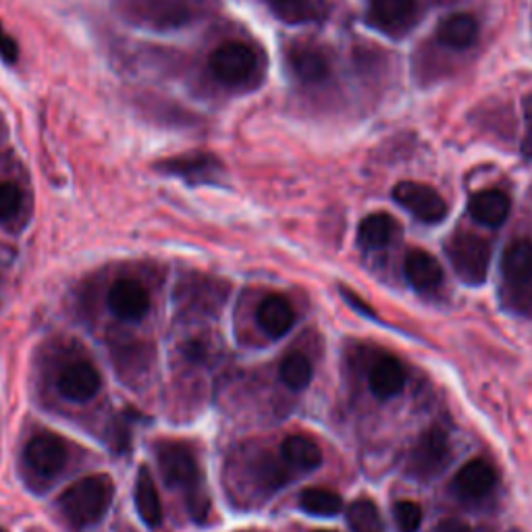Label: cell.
<instances>
[{"label":"cell","mask_w":532,"mask_h":532,"mask_svg":"<svg viewBox=\"0 0 532 532\" xmlns=\"http://www.w3.org/2000/svg\"><path fill=\"white\" fill-rule=\"evenodd\" d=\"M212 0H115L119 17L131 28L173 34L194 28L208 17Z\"/></svg>","instance_id":"1"},{"label":"cell","mask_w":532,"mask_h":532,"mask_svg":"<svg viewBox=\"0 0 532 532\" xmlns=\"http://www.w3.org/2000/svg\"><path fill=\"white\" fill-rule=\"evenodd\" d=\"M208 71L227 90L246 92L260 86L264 63L260 52L244 40H225L208 57Z\"/></svg>","instance_id":"2"},{"label":"cell","mask_w":532,"mask_h":532,"mask_svg":"<svg viewBox=\"0 0 532 532\" xmlns=\"http://www.w3.org/2000/svg\"><path fill=\"white\" fill-rule=\"evenodd\" d=\"M113 501V481L109 476L96 474L73 483L59 499V508L73 528L96 524Z\"/></svg>","instance_id":"3"},{"label":"cell","mask_w":532,"mask_h":532,"mask_svg":"<svg viewBox=\"0 0 532 532\" xmlns=\"http://www.w3.org/2000/svg\"><path fill=\"white\" fill-rule=\"evenodd\" d=\"M158 454V466L165 476V481L171 487L185 489L192 493V512L196 518H202L206 512L208 501L200 497V487H202V472L198 466L196 456L192 454V449L183 443H163L156 449Z\"/></svg>","instance_id":"4"},{"label":"cell","mask_w":532,"mask_h":532,"mask_svg":"<svg viewBox=\"0 0 532 532\" xmlns=\"http://www.w3.org/2000/svg\"><path fill=\"white\" fill-rule=\"evenodd\" d=\"M447 254L451 266L458 273V277L468 285H483L489 273L491 262V246L485 237L460 231L447 244Z\"/></svg>","instance_id":"5"},{"label":"cell","mask_w":532,"mask_h":532,"mask_svg":"<svg viewBox=\"0 0 532 532\" xmlns=\"http://www.w3.org/2000/svg\"><path fill=\"white\" fill-rule=\"evenodd\" d=\"M158 173L177 177L190 185H215L223 181L225 167L215 154L210 152H188L165 158L154 165Z\"/></svg>","instance_id":"6"},{"label":"cell","mask_w":532,"mask_h":532,"mask_svg":"<svg viewBox=\"0 0 532 532\" xmlns=\"http://www.w3.org/2000/svg\"><path fill=\"white\" fill-rule=\"evenodd\" d=\"M393 200L422 223L435 225L447 217V204L441 194L424 183L399 181L393 188Z\"/></svg>","instance_id":"7"},{"label":"cell","mask_w":532,"mask_h":532,"mask_svg":"<svg viewBox=\"0 0 532 532\" xmlns=\"http://www.w3.org/2000/svg\"><path fill=\"white\" fill-rule=\"evenodd\" d=\"M416 0H370L368 21L389 36H406L416 23Z\"/></svg>","instance_id":"8"},{"label":"cell","mask_w":532,"mask_h":532,"mask_svg":"<svg viewBox=\"0 0 532 532\" xmlns=\"http://www.w3.org/2000/svg\"><path fill=\"white\" fill-rule=\"evenodd\" d=\"M25 460L42 476L59 474L67 464V445L59 435L40 433L25 447Z\"/></svg>","instance_id":"9"},{"label":"cell","mask_w":532,"mask_h":532,"mask_svg":"<svg viewBox=\"0 0 532 532\" xmlns=\"http://www.w3.org/2000/svg\"><path fill=\"white\" fill-rule=\"evenodd\" d=\"M109 308L121 321H142L150 310V296L142 283L121 279L109 291Z\"/></svg>","instance_id":"10"},{"label":"cell","mask_w":532,"mask_h":532,"mask_svg":"<svg viewBox=\"0 0 532 532\" xmlns=\"http://www.w3.org/2000/svg\"><path fill=\"white\" fill-rule=\"evenodd\" d=\"M287 61L300 82L321 84L331 73V63L325 52L312 44H294L287 52Z\"/></svg>","instance_id":"11"},{"label":"cell","mask_w":532,"mask_h":532,"mask_svg":"<svg viewBox=\"0 0 532 532\" xmlns=\"http://www.w3.org/2000/svg\"><path fill=\"white\" fill-rule=\"evenodd\" d=\"M102 387L100 372L88 362H73L59 375V391L71 402H88Z\"/></svg>","instance_id":"12"},{"label":"cell","mask_w":532,"mask_h":532,"mask_svg":"<svg viewBox=\"0 0 532 532\" xmlns=\"http://www.w3.org/2000/svg\"><path fill=\"white\" fill-rule=\"evenodd\" d=\"M258 325L260 329L273 337L279 339L291 331V327L296 325V312L294 306L289 304L287 298L283 296H266L260 306H258Z\"/></svg>","instance_id":"13"},{"label":"cell","mask_w":532,"mask_h":532,"mask_svg":"<svg viewBox=\"0 0 532 532\" xmlns=\"http://www.w3.org/2000/svg\"><path fill=\"white\" fill-rule=\"evenodd\" d=\"M468 210L474 221L487 227H499L510 217L512 202L510 196L501 190H485L470 198Z\"/></svg>","instance_id":"14"},{"label":"cell","mask_w":532,"mask_h":532,"mask_svg":"<svg viewBox=\"0 0 532 532\" xmlns=\"http://www.w3.org/2000/svg\"><path fill=\"white\" fill-rule=\"evenodd\" d=\"M447 456H449V445L445 433L441 429H429L418 439L412 454V462L418 472L435 474L445 466Z\"/></svg>","instance_id":"15"},{"label":"cell","mask_w":532,"mask_h":532,"mask_svg":"<svg viewBox=\"0 0 532 532\" xmlns=\"http://www.w3.org/2000/svg\"><path fill=\"white\" fill-rule=\"evenodd\" d=\"M497 483L495 468L485 460H472L456 474V489L468 499H481L493 491Z\"/></svg>","instance_id":"16"},{"label":"cell","mask_w":532,"mask_h":532,"mask_svg":"<svg viewBox=\"0 0 532 532\" xmlns=\"http://www.w3.org/2000/svg\"><path fill=\"white\" fill-rule=\"evenodd\" d=\"M368 385H370V391L375 393V397L379 399H391L399 395L406 385L404 366L389 356L379 358L370 368Z\"/></svg>","instance_id":"17"},{"label":"cell","mask_w":532,"mask_h":532,"mask_svg":"<svg viewBox=\"0 0 532 532\" xmlns=\"http://www.w3.org/2000/svg\"><path fill=\"white\" fill-rule=\"evenodd\" d=\"M404 273L412 287L429 291L443 281V266L435 256L424 250H410L404 260Z\"/></svg>","instance_id":"18"},{"label":"cell","mask_w":532,"mask_h":532,"mask_svg":"<svg viewBox=\"0 0 532 532\" xmlns=\"http://www.w3.org/2000/svg\"><path fill=\"white\" fill-rule=\"evenodd\" d=\"M501 273L505 285H520L532 281V242L530 239H516L503 252Z\"/></svg>","instance_id":"19"},{"label":"cell","mask_w":532,"mask_h":532,"mask_svg":"<svg viewBox=\"0 0 532 532\" xmlns=\"http://www.w3.org/2000/svg\"><path fill=\"white\" fill-rule=\"evenodd\" d=\"M437 38L447 48L466 50L478 38V21L470 13L449 15L439 23Z\"/></svg>","instance_id":"20"},{"label":"cell","mask_w":532,"mask_h":532,"mask_svg":"<svg viewBox=\"0 0 532 532\" xmlns=\"http://www.w3.org/2000/svg\"><path fill=\"white\" fill-rule=\"evenodd\" d=\"M133 497H136V508H138L140 518L150 528H156V526L163 524V503H161V497H158L154 478L146 466L140 468V472H138L136 493H133Z\"/></svg>","instance_id":"21"},{"label":"cell","mask_w":532,"mask_h":532,"mask_svg":"<svg viewBox=\"0 0 532 532\" xmlns=\"http://www.w3.org/2000/svg\"><path fill=\"white\" fill-rule=\"evenodd\" d=\"M397 231V223L387 212H372L358 227V242L366 250H381L389 246Z\"/></svg>","instance_id":"22"},{"label":"cell","mask_w":532,"mask_h":532,"mask_svg":"<svg viewBox=\"0 0 532 532\" xmlns=\"http://www.w3.org/2000/svg\"><path fill=\"white\" fill-rule=\"evenodd\" d=\"M281 456L287 464L296 466L300 470H316L323 464V451L312 439L294 435L287 437L281 445Z\"/></svg>","instance_id":"23"},{"label":"cell","mask_w":532,"mask_h":532,"mask_svg":"<svg viewBox=\"0 0 532 532\" xmlns=\"http://www.w3.org/2000/svg\"><path fill=\"white\" fill-rule=\"evenodd\" d=\"M300 508L318 518H331L343 510V499L331 489L310 487L300 495Z\"/></svg>","instance_id":"24"},{"label":"cell","mask_w":532,"mask_h":532,"mask_svg":"<svg viewBox=\"0 0 532 532\" xmlns=\"http://www.w3.org/2000/svg\"><path fill=\"white\" fill-rule=\"evenodd\" d=\"M281 381L294 391H302L312 381V364L302 352H291L281 362Z\"/></svg>","instance_id":"25"},{"label":"cell","mask_w":532,"mask_h":532,"mask_svg":"<svg viewBox=\"0 0 532 532\" xmlns=\"http://www.w3.org/2000/svg\"><path fill=\"white\" fill-rule=\"evenodd\" d=\"M348 524L354 532H385L379 508L370 499H356L350 503Z\"/></svg>","instance_id":"26"},{"label":"cell","mask_w":532,"mask_h":532,"mask_svg":"<svg viewBox=\"0 0 532 532\" xmlns=\"http://www.w3.org/2000/svg\"><path fill=\"white\" fill-rule=\"evenodd\" d=\"M273 15L289 25L304 23L312 17V0H264Z\"/></svg>","instance_id":"27"},{"label":"cell","mask_w":532,"mask_h":532,"mask_svg":"<svg viewBox=\"0 0 532 532\" xmlns=\"http://www.w3.org/2000/svg\"><path fill=\"white\" fill-rule=\"evenodd\" d=\"M393 520L399 532H416L422 524V508L410 499L399 501L393 508Z\"/></svg>","instance_id":"28"},{"label":"cell","mask_w":532,"mask_h":532,"mask_svg":"<svg viewBox=\"0 0 532 532\" xmlns=\"http://www.w3.org/2000/svg\"><path fill=\"white\" fill-rule=\"evenodd\" d=\"M23 206V192L19 185L5 181L0 183V223H7L19 215Z\"/></svg>","instance_id":"29"},{"label":"cell","mask_w":532,"mask_h":532,"mask_svg":"<svg viewBox=\"0 0 532 532\" xmlns=\"http://www.w3.org/2000/svg\"><path fill=\"white\" fill-rule=\"evenodd\" d=\"M503 302L524 316H532V281L520 285H505Z\"/></svg>","instance_id":"30"},{"label":"cell","mask_w":532,"mask_h":532,"mask_svg":"<svg viewBox=\"0 0 532 532\" xmlns=\"http://www.w3.org/2000/svg\"><path fill=\"white\" fill-rule=\"evenodd\" d=\"M522 111H524V136L520 148L526 158H532V94L524 96Z\"/></svg>","instance_id":"31"},{"label":"cell","mask_w":532,"mask_h":532,"mask_svg":"<svg viewBox=\"0 0 532 532\" xmlns=\"http://www.w3.org/2000/svg\"><path fill=\"white\" fill-rule=\"evenodd\" d=\"M0 59L7 65H15L19 59V46L15 38L3 28V23H0Z\"/></svg>","instance_id":"32"},{"label":"cell","mask_w":532,"mask_h":532,"mask_svg":"<svg viewBox=\"0 0 532 532\" xmlns=\"http://www.w3.org/2000/svg\"><path fill=\"white\" fill-rule=\"evenodd\" d=\"M437 532H472V528L458 518H449V520H441L437 526Z\"/></svg>","instance_id":"33"},{"label":"cell","mask_w":532,"mask_h":532,"mask_svg":"<svg viewBox=\"0 0 532 532\" xmlns=\"http://www.w3.org/2000/svg\"><path fill=\"white\" fill-rule=\"evenodd\" d=\"M343 298L348 300V302H350V304H352L356 310H360L362 314H366V316H370V318H375V312H372V310H370V308H368V306H366V304H364V302H362L358 296H354L350 289H343Z\"/></svg>","instance_id":"34"},{"label":"cell","mask_w":532,"mask_h":532,"mask_svg":"<svg viewBox=\"0 0 532 532\" xmlns=\"http://www.w3.org/2000/svg\"><path fill=\"white\" fill-rule=\"evenodd\" d=\"M13 258H15V250L9 248L7 244H0V273L9 269V266L13 264Z\"/></svg>","instance_id":"35"},{"label":"cell","mask_w":532,"mask_h":532,"mask_svg":"<svg viewBox=\"0 0 532 532\" xmlns=\"http://www.w3.org/2000/svg\"><path fill=\"white\" fill-rule=\"evenodd\" d=\"M7 138V123H5V117L0 115V142H3Z\"/></svg>","instance_id":"36"},{"label":"cell","mask_w":532,"mask_h":532,"mask_svg":"<svg viewBox=\"0 0 532 532\" xmlns=\"http://www.w3.org/2000/svg\"><path fill=\"white\" fill-rule=\"evenodd\" d=\"M314 532H331V530H314Z\"/></svg>","instance_id":"37"},{"label":"cell","mask_w":532,"mask_h":532,"mask_svg":"<svg viewBox=\"0 0 532 532\" xmlns=\"http://www.w3.org/2000/svg\"><path fill=\"white\" fill-rule=\"evenodd\" d=\"M0 532H7V530H3V528H0Z\"/></svg>","instance_id":"38"}]
</instances>
